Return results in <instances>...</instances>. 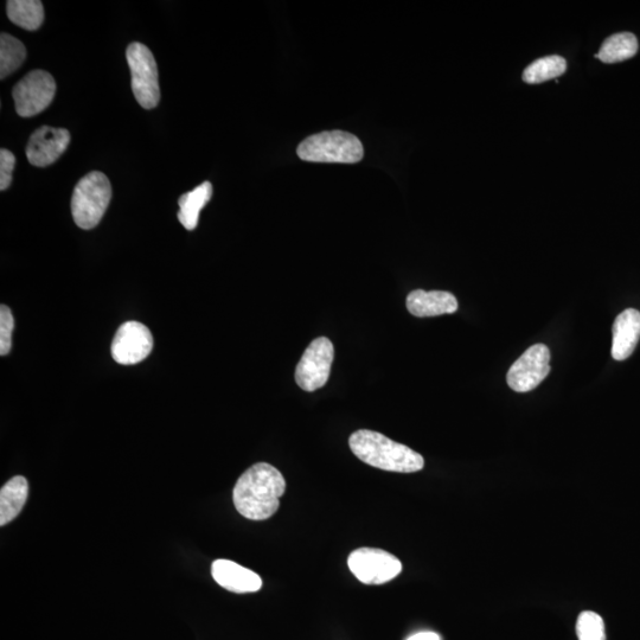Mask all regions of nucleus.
Wrapping results in <instances>:
<instances>
[{
    "instance_id": "f257e3e1",
    "label": "nucleus",
    "mask_w": 640,
    "mask_h": 640,
    "mask_svg": "<svg viewBox=\"0 0 640 640\" xmlns=\"http://www.w3.org/2000/svg\"><path fill=\"white\" fill-rule=\"evenodd\" d=\"M285 490V478L278 469L267 463L255 464L235 485V508L248 520L265 521L278 511Z\"/></svg>"
},
{
    "instance_id": "f03ea898",
    "label": "nucleus",
    "mask_w": 640,
    "mask_h": 640,
    "mask_svg": "<svg viewBox=\"0 0 640 640\" xmlns=\"http://www.w3.org/2000/svg\"><path fill=\"white\" fill-rule=\"evenodd\" d=\"M352 453L376 469L413 473L424 469L425 459L406 445L395 443L379 432L361 430L351 435Z\"/></svg>"
},
{
    "instance_id": "7ed1b4c3",
    "label": "nucleus",
    "mask_w": 640,
    "mask_h": 640,
    "mask_svg": "<svg viewBox=\"0 0 640 640\" xmlns=\"http://www.w3.org/2000/svg\"><path fill=\"white\" fill-rule=\"evenodd\" d=\"M297 152L300 159L312 163L355 164L364 156L361 140L343 131L323 132L306 138Z\"/></svg>"
},
{
    "instance_id": "20e7f679",
    "label": "nucleus",
    "mask_w": 640,
    "mask_h": 640,
    "mask_svg": "<svg viewBox=\"0 0 640 640\" xmlns=\"http://www.w3.org/2000/svg\"><path fill=\"white\" fill-rule=\"evenodd\" d=\"M112 200L110 179L99 171L86 175L76 185L72 197V214L76 226L93 229L104 217Z\"/></svg>"
},
{
    "instance_id": "39448f33",
    "label": "nucleus",
    "mask_w": 640,
    "mask_h": 640,
    "mask_svg": "<svg viewBox=\"0 0 640 640\" xmlns=\"http://www.w3.org/2000/svg\"><path fill=\"white\" fill-rule=\"evenodd\" d=\"M126 59L131 69L132 91L139 105L153 110L160 100L158 67L151 50L142 43L134 42L126 50Z\"/></svg>"
},
{
    "instance_id": "423d86ee",
    "label": "nucleus",
    "mask_w": 640,
    "mask_h": 640,
    "mask_svg": "<svg viewBox=\"0 0 640 640\" xmlns=\"http://www.w3.org/2000/svg\"><path fill=\"white\" fill-rule=\"evenodd\" d=\"M352 574L366 585H383L402 572V563L396 556L377 548H360L349 556Z\"/></svg>"
},
{
    "instance_id": "0eeeda50",
    "label": "nucleus",
    "mask_w": 640,
    "mask_h": 640,
    "mask_svg": "<svg viewBox=\"0 0 640 640\" xmlns=\"http://www.w3.org/2000/svg\"><path fill=\"white\" fill-rule=\"evenodd\" d=\"M55 93L56 82L53 76L44 70H32L12 91L17 114L23 118L35 117L47 110Z\"/></svg>"
},
{
    "instance_id": "6e6552de",
    "label": "nucleus",
    "mask_w": 640,
    "mask_h": 640,
    "mask_svg": "<svg viewBox=\"0 0 640 640\" xmlns=\"http://www.w3.org/2000/svg\"><path fill=\"white\" fill-rule=\"evenodd\" d=\"M334 344L329 338L319 337L304 352L296 369V382L305 392H316L329 381L332 362H334Z\"/></svg>"
},
{
    "instance_id": "1a4fd4ad",
    "label": "nucleus",
    "mask_w": 640,
    "mask_h": 640,
    "mask_svg": "<svg viewBox=\"0 0 640 640\" xmlns=\"http://www.w3.org/2000/svg\"><path fill=\"white\" fill-rule=\"evenodd\" d=\"M550 373V351L547 345L529 348L508 371L509 387L517 393H528L540 386Z\"/></svg>"
},
{
    "instance_id": "9d476101",
    "label": "nucleus",
    "mask_w": 640,
    "mask_h": 640,
    "mask_svg": "<svg viewBox=\"0 0 640 640\" xmlns=\"http://www.w3.org/2000/svg\"><path fill=\"white\" fill-rule=\"evenodd\" d=\"M153 349V337L147 326L127 322L120 326L112 342L113 360L121 366H133L145 360Z\"/></svg>"
},
{
    "instance_id": "9b49d317",
    "label": "nucleus",
    "mask_w": 640,
    "mask_h": 640,
    "mask_svg": "<svg viewBox=\"0 0 640 640\" xmlns=\"http://www.w3.org/2000/svg\"><path fill=\"white\" fill-rule=\"evenodd\" d=\"M69 143L70 133L64 128L43 126L32 134L25 152L30 164L47 168L63 155Z\"/></svg>"
},
{
    "instance_id": "f8f14e48",
    "label": "nucleus",
    "mask_w": 640,
    "mask_h": 640,
    "mask_svg": "<svg viewBox=\"0 0 640 640\" xmlns=\"http://www.w3.org/2000/svg\"><path fill=\"white\" fill-rule=\"evenodd\" d=\"M211 575L217 584L233 593H254L262 587L260 575L229 560H216L211 566Z\"/></svg>"
},
{
    "instance_id": "ddd939ff",
    "label": "nucleus",
    "mask_w": 640,
    "mask_h": 640,
    "mask_svg": "<svg viewBox=\"0 0 640 640\" xmlns=\"http://www.w3.org/2000/svg\"><path fill=\"white\" fill-rule=\"evenodd\" d=\"M407 309L418 318L451 315L457 312L458 300L450 292L415 290L408 294Z\"/></svg>"
},
{
    "instance_id": "4468645a",
    "label": "nucleus",
    "mask_w": 640,
    "mask_h": 640,
    "mask_svg": "<svg viewBox=\"0 0 640 640\" xmlns=\"http://www.w3.org/2000/svg\"><path fill=\"white\" fill-rule=\"evenodd\" d=\"M640 339V312L627 309L620 313L613 324L612 357L625 361L635 351Z\"/></svg>"
},
{
    "instance_id": "2eb2a0df",
    "label": "nucleus",
    "mask_w": 640,
    "mask_h": 640,
    "mask_svg": "<svg viewBox=\"0 0 640 640\" xmlns=\"http://www.w3.org/2000/svg\"><path fill=\"white\" fill-rule=\"evenodd\" d=\"M29 494L28 480L17 476L0 490V526L14 521L21 514Z\"/></svg>"
},
{
    "instance_id": "dca6fc26",
    "label": "nucleus",
    "mask_w": 640,
    "mask_h": 640,
    "mask_svg": "<svg viewBox=\"0 0 640 640\" xmlns=\"http://www.w3.org/2000/svg\"><path fill=\"white\" fill-rule=\"evenodd\" d=\"M211 196H213V185L210 182H204L179 198L178 220L185 229L194 230L197 228L201 211L207 206Z\"/></svg>"
},
{
    "instance_id": "f3484780",
    "label": "nucleus",
    "mask_w": 640,
    "mask_h": 640,
    "mask_svg": "<svg viewBox=\"0 0 640 640\" xmlns=\"http://www.w3.org/2000/svg\"><path fill=\"white\" fill-rule=\"evenodd\" d=\"M6 12L12 23L28 31L40 29L44 21V8L40 0H9Z\"/></svg>"
},
{
    "instance_id": "a211bd4d",
    "label": "nucleus",
    "mask_w": 640,
    "mask_h": 640,
    "mask_svg": "<svg viewBox=\"0 0 640 640\" xmlns=\"http://www.w3.org/2000/svg\"><path fill=\"white\" fill-rule=\"evenodd\" d=\"M637 51V37L631 32H620L608 37L595 57L604 63H617L632 59Z\"/></svg>"
},
{
    "instance_id": "6ab92c4d",
    "label": "nucleus",
    "mask_w": 640,
    "mask_h": 640,
    "mask_svg": "<svg viewBox=\"0 0 640 640\" xmlns=\"http://www.w3.org/2000/svg\"><path fill=\"white\" fill-rule=\"evenodd\" d=\"M27 57V49L18 38L9 34L0 36V79L8 78L21 68Z\"/></svg>"
},
{
    "instance_id": "aec40b11",
    "label": "nucleus",
    "mask_w": 640,
    "mask_h": 640,
    "mask_svg": "<svg viewBox=\"0 0 640 640\" xmlns=\"http://www.w3.org/2000/svg\"><path fill=\"white\" fill-rule=\"evenodd\" d=\"M567 62L558 55L542 57L524 70L523 80L530 85L559 78L566 72Z\"/></svg>"
},
{
    "instance_id": "412c9836",
    "label": "nucleus",
    "mask_w": 640,
    "mask_h": 640,
    "mask_svg": "<svg viewBox=\"0 0 640 640\" xmlns=\"http://www.w3.org/2000/svg\"><path fill=\"white\" fill-rule=\"evenodd\" d=\"M576 635L579 640H606L603 618L592 611L581 612L576 622Z\"/></svg>"
},
{
    "instance_id": "4be33fe9",
    "label": "nucleus",
    "mask_w": 640,
    "mask_h": 640,
    "mask_svg": "<svg viewBox=\"0 0 640 640\" xmlns=\"http://www.w3.org/2000/svg\"><path fill=\"white\" fill-rule=\"evenodd\" d=\"M15 319L8 306L0 307V355L6 356L12 348Z\"/></svg>"
},
{
    "instance_id": "5701e85b",
    "label": "nucleus",
    "mask_w": 640,
    "mask_h": 640,
    "mask_svg": "<svg viewBox=\"0 0 640 640\" xmlns=\"http://www.w3.org/2000/svg\"><path fill=\"white\" fill-rule=\"evenodd\" d=\"M16 165V157L9 150L0 151V190L8 189L12 182V172Z\"/></svg>"
},
{
    "instance_id": "b1692460",
    "label": "nucleus",
    "mask_w": 640,
    "mask_h": 640,
    "mask_svg": "<svg viewBox=\"0 0 640 640\" xmlns=\"http://www.w3.org/2000/svg\"><path fill=\"white\" fill-rule=\"evenodd\" d=\"M407 640H441V638L438 633L435 632H420L409 637Z\"/></svg>"
}]
</instances>
